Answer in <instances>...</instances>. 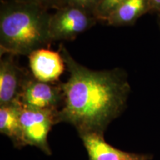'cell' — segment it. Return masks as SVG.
<instances>
[{"mask_svg": "<svg viewBox=\"0 0 160 160\" xmlns=\"http://www.w3.org/2000/svg\"><path fill=\"white\" fill-rule=\"evenodd\" d=\"M59 51L70 75L62 83L63 106L58 122L71 124L80 135L102 134L125 108L130 92L127 74L121 68L90 69L76 61L62 44Z\"/></svg>", "mask_w": 160, "mask_h": 160, "instance_id": "6da1fadb", "label": "cell"}, {"mask_svg": "<svg viewBox=\"0 0 160 160\" xmlns=\"http://www.w3.org/2000/svg\"><path fill=\"white\" fill-rule=\"evenodd\" d=\"M51 14L33 4L4 2L0 9V56H28L53 42L49 33Z\"/></svg>", "mask_w": 160, "mask_h": 160, "instance_id": "7a4b0ae2", "label": "cell"}, {"mask_svg": "<svg viewBox=\"0 0 160 160\" xmlns=\"http://www.w3.org/2000/svg\"><path fill=\"white\" fill-rule=\"evenodd\" d=\"M97 22V18L91 12L75 6H63L51 14L49 33L51 41L75 39Z\"/></svg>", "mask_w": 160, "mask_h": 160, "instance_id": "3957f363", "label": "cell"}, {"mask_svg": "<svg viewBox=\"0 0 160 160\" xmlns=\"http://www.w3.org/2000/svg\"><path fill=\"white\" fill-rule=\"evenodd\" d=\"M58 111L30 108L20 104V123L25 145H36L50 153L48 134L52 125L58 122Z\"/></svg>", "mask_w": 160, "mask_h": 160, "instance_id": "277c9868", "label": "cell"}, {"mask_svg": "<svg viewBox=\"0 0 160 160\" xmlns=\"http://www.w3.org/2000/svg\"><path fill=\"white\" fill-rule=\"evenodd\" d=\"M62 102V83L45 82L33 77H26L19 98L22 105L33 109L58 111V106Z\"/></svg>", "mask_w": 160, "mask_h": 160, "instance_id": "5b68a950", "label": "cell"}, {"mask_svg": "<svg viewBox=\"0 0 160 160\" xmlns=\"http://www.w3.org/2000/svg\"><path fill=\"white\" fill-rule=\"evenodd\" d=\"M15 56H1L0 59V105L19 102L24 81L28 77L14 59Z\"/></svg>", "mask_w": 160, "mask_h": 160, "instance_id": "8992f818", "label": "cell"}, {"mask_svg": "<svg viewBox=\"0 0 160 160\" xmlns=\"http://www.w3.org/2000/svg\"><path fill=\"white\" fill-rule=\"evenodd\" d=\"M33 77L39 81L55 83L65 71V61L59 51L40 48L28 56Z\"/></svg>", "mask_w": 160, "mask_h": 160, "instance_id": "52a82bcc", "label": "cell"}, {"mask_svg": "<svg viewBox=\"0 0 160 160\" xmlns=\"http://www.w3.org/2000/svg\"><path fill=\"white\" fill-rule=\"evenodd\" d=\"M88 152L90 160H147V157L126 153L112 147L97 133L80 135Z\"/></svg>", "mask_w": 160, "mask_h": 160, "instance_id": "ba28073f", "label": "cell"}, {"mask_svg": "<svg viewBox=\"0 0 160 160\" xmlns=\"http://www.w3.org/2000/svg\"><path fill=\"white\" fill-rule=\"evenodd\" d=\"M150 11L151 8L148 0H125L106 23L112 26L131 25Z\"/></svg>", "mask_w": 160, "mask_h": 160, "instance_id": "9c48e42d", "label": "cell"}, {"mask_svg": "<svg viewBox=\"0 0 160 160\" xmlns=\"http://www.w3.org/2000/svg\"><path fill=\"white\" fill-rule=\"evenodd\" d=\"M20 103L0 105V131L19 145H25L20 123Z\"/></svg>", "mask_w": 160, "mask_h": 160, "instance_id": "30bf717a", "label": "cell"}, {"mask_svg": "<svg viewBox=\"0 0 160 160\" xmlns=\"http://www.w3.org/2000/svg\"><path fill=\"white\" fill-rule=\"evenodd\" d=\"M125 0H98L93 11L97 21L107 22L112 13Z\"/></svg>", "mask_w": 160, "mask_h": 160, "instance_id": "8fae6325", "label": "cell"}, {"mask_svg": "<svg viewBox=\"0 0 160 160\" xmlns=\"http://www.w3.org/2000/svg\"><path fill=\"white\" fill-rule=\"evenodd\" d=\"M98 0H62V7L65 5L75 6L93 13Z\"/></svg>", "mask_w": 160, "mask_h": 160, "instance_id": "7c38bea8", "label": "cell"}, {"mask_svg": "<svg viewBox=\"0 0 160 160\" xmlns=\"http://www.w3.org/2000/svg\"><path fill=\"white\" fill-rule=\"evenodd\" d=\"M16 1L39 5L46 9H48L50 8L58 9L62 7V0H16Z\"/></svg>", "mask_w": 160, "mask_h": 160, "instance_id": "4fadbf2b", "label": "cell"}, {"mask_svg": "<svg viewBox=\"0 0 160 160\" xmlns=\"http://www.w3.org/2000/svg\"><path fill=\"white\" fill-rule=\"evenodd\" d=\"M151 11L158 12L160 14V0H148Z\"/></svg>", "mask_w": 160, "mask_h": 160, "instance_id": "5bb4252c", "label": "cell"}]
</instances>
